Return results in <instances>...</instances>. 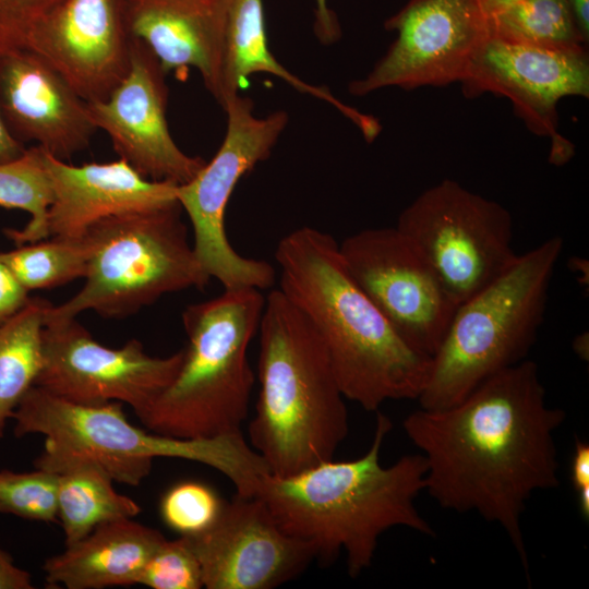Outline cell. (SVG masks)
Wrapping results in <instances>:
<instances>
[{
	"label": "cell",
	"instance_id": "6da1fadb",
	"mask_svg": "<svg viewBox=\"0 0 589 589\" xmlns=\"http://www.w3.org/2000/svg\"><path fill=\"white\" fill-rule=\"evenodd\" d=\"M545 395L537 363L526 359L460 401L419 408L402 422L424 458V491L444 509L473 512L498 525L529 585L521 516L534 492L560 484L555 433L566 418Z\"/></svg>",
	"mask_w": 589,
	"mask_h": 589
},
{
	"label": "cell",
	"instance_id": "7a4b0ae2",
	"mask_svg": "<svg viewBox=\"0 0 589 589\" xmlns=\"http://www.w3.org/2000/svg\"><path fill=\"white\" fill-rule=\"evenodd\" d=\"M275 260L278 289L320 337L346 399L370 412L418 399L431 358L412 349L362 290L333 236L294 229L279 240Z\"/></svg>",
	"mask_w": 589,
	"mask_h": 589
},
{
	"label": "cell",
	"instance_id": "3957f363",
	"mask_svg": "<svg viewBox=\"0 0 589 589\" xmlns=\"http://www.w3.org/2000/svg\"><path fill=\"white\" fill-rule=\"evenodd\" d=\"M376 412L372 443L361 457L326 460L287 477L267 474L255 493L284 531L314 548L316 558L330 562L344 553L353 578L372 565L387 530L435 536L416 506L425 489L424 458L405 455L383 466L381 449L393 425Z\"/></svg>",
	"mask_w": 589,
	"mask_h": 589
},
{
	"label": "cell",
	"instance_id": "277c9868",
	"mask_svg": "<svg viewBox=\"0 0 589 589\" xmlns=\"http://www.w3.org/2000/svg\"><path fill=\"white\" fill-rule=\"evenodd\" d=\"M257 333L260 389L250 445L276 477L334 459L349 418L320 337L279 289L265 298Z\"/></svg>",
	"mask_w": 589,
	"mask_h": 589
},
{
	"label": "cell",
	"instance_id": "5b68a950",
	"mask_svg": "<svg viewBox=\"0 0 589 589\" xmlns=\"http://www.w3.org/2000/svg\"><path fill=\"white\" fill-rule=\"evenodd\" d=\"M121 402L85 405L33 386L16 408L14 434H39L44 448L35 468L55 472L83 460L100 467L113 482L139 485L155 458H176L208 466L224 474L240 495H254L269 474L263 458L240 432L207 438H180L132 424Z\"/></svg>",
	"mask_w": 589,
	"mask_h": 589
},
{
	"label": "cell",
	"instance_id": "8992f818",
	"mask_svg": "<svg viewBox=\"0 0 589 589\" xmlns=\"http://www.w3.org/2000/svg\"><path fill=\"white\" fill-rule=\"evenodd\" d=\"M265 298L255 288L224 289L188 305V344L173 380L137 418L149 431L207 438L241 431L255 375L248 360Z\"/></svg>",
	"mask_w": 589,
	"mask_h": 589
},
{
	"label": "cell",
	"instance_id": "52a82bcc",
	"mask_svg": "<svg viewBox=\"0 0 589 589\" xmlns=\"http://www.w3.org/2000/svg\"><path fill=\"white\" fill-rule=\"evenodd\" d=\"M564 241L554 236L518 255L498 277L458 304L431 358L420 408L442 409L528 356L541 327Z\"/></svg>",
	"mask_w": 589,
	"mask_h": 589
},
{
	"label": "cell",
	"instance_id": "ba28073f",
	"mask_svg": "<svg viewBox=\"0 0 589 589\" xmlns=\"http://www.w3.org/2000/svg\"><path fill=\"white\" fill-rule=\"evenodd\" d=\"M179 203L113 215L85 232L92 253L85 284L72 298L46 310L45 322L76 318L92 310L123 318L167 293L205 288L212 279L200 264Z\"/></svg>",
	"mask_w": 589,
	"mask_h": 589
},
{
	"label": "cell",
	"instance_id": "9c48e42d",
	"mask_svg": "<svg viewBox=\"0 0 589 589\" xmlns=\"http://www.w3.org/2000/svg\"><path fill=\"white\" fill-rule=\"evenodd\" d=\"M227 131L215 156L189 182L179 184L177 200L193 231V250L203 269L224 289L264 290L276 281V271L266 261L240 255L230 244L225 216L228 202L244 175L271 155L288 122L275 111L254 115L253 101L239 94L224 107Z\"/></svg>",
	"mask_w": 589,
	"mask_h": 589
},
{
	"label": "cell",
	"instance_id": "30bf717a",
	"mask_svg": "<svg viewBox=\"0 0 589 589\" xmlns=\"http://www.w3.org/2000/svg\"><path fill=\"white\" fill-rule=\"evenodd\" d=\"M396 229L423 255L457 304L518 256L508 209L453 179L417 196L398 216Z\"/></svg>",
	"mask_w": 589,
	"mask_h": 589
},
{
	"label": "cell",
	"instance_id": "8fae6325",
	"mask_svg": "<svg viewBox=\"0 0 589 589\" xmlns=\"http://www.w3.org/2000/svg\"><path fill=\"white\" fill-rule=\"evenodd\" d=\"M339 250L354 280L398 335L432 358L458 304L423 255L396 227L352 233Z\"/></svg>",
	"mask_w": 589,
	"mask_h": 589
},
{
	"label": "cell",
	"instance_id": "7c38bea8",
	"mask_svg": "<svg viewBox=\"0 0 589 589\" xmlns=\"http://www.w3.org/2000/svg\"><path fill=\"white\" fill-rule=\"evenodd\" d=\"M182 357L183 349L151 356L137 339L107 347L76 318L45 322L35 385L77 404H128L140 416L173 380Z\"/></svg>",
	"mask_w": 589,
	"mask_h": 589
},
{
	"label": "cell",
	"instance_id": "4fadbf2b",
	"mask_svg": "<svg viewBox=\"0 0 589 589\" xmlns=\"http://www.w3.org/2000/svg\"><path fill=\"white\" fill-rule=\"evenodd\" d=\"M467 97L491 93L509 99L526 127L550 140L549 163L566 165L574 144L558 131V103L589 97L588 50H553L490 35L459 82Z\"/></svg>",
	"mask_w": 589,
	"mask_h": 589
},
{
	"label": "cell",
	"instance_id": "5bb4252c",
	"mask_svg": "<svg viewBox=\"0 0 589 589\" xmlns=\"http://www.w3.org/2000/svg\"><path fill=\"white\" fill-rule=\"evenodd\" d=\"M385 28L396 38L364 77L349 84L352 95L460 82L490 36V15L480 0H408Z\"/></svg>",
	"mask_w": 589,
	"mask_h": 589
},
{
	"label": "cell",
	"instance_id": "9a60e30c",
	"mask_svg": "<svg viewBox=\"0 0 589 589\" xmlns=\"http://www.w3.org/2000/svg\"><path fill=\"white\" fill-rule=\"evenodd\" d=\"M207 589H272L299 576L314 548L281 529L257 495L225 502L215 524L187 537Z\"/></svg>",
	"mask_w": 589,
	"mask_h": 589
},
{
	"label": "cell",
	"instance_id": "2e32d148",
	"mask_svg": "<svg viewBox=\"0 0 589 589\" xmlns=\"http://www.w3.org/2000/svg\"><path fill=\"white\" fill-rule=\"evenodd\" d=\"M166 75L152 50L132 37L127 75L105 100L87 103V111L94 125L109 135L119 157L142 176L183 184L206 161L181 151L169 132Z\"/></svg>",
	"mask_w": 589,
	"mask_h": 589
},
{
	"label": "cell",
	"instance_id": "e0dca14e",
	"mask_svg": "<svg viewBox=\"0 0 589 589\" xmlns=\"http://www.w3.org/2000/svg\"><path fill=\"white\" fill-rule=\"evenodd\" d=\"M121 0H65L40 20L23 47L44 58L86 103L105 100L131 64Z\"/></svg>",
	"mask_w": 589,
	"mask_h": 589
},
{
	"label": "cell",
	"instance_id": "ac0fdd59",
	"mask_svg": "<svg viewBox=\"0 0 589 589\" xmlns=\"http://www.w3.org/2000/svg\"><path fill=\"white\" fill-rule=\"evenodd\" d=\"M0 110L11 134L65 160L89 145L97 128L83 100L44 58L0 48Z\"/></svg>",
	"mask_w": 589,
	"mask_h": 589
},
{
	"label": "cell",
	"instance_id": "d6986e66",
	"mask_svg": "<svg viewBox=\"0 0 589 589\" xmlns=\"http://www.w3.org/2000/svg\"><path fill=\"white\" fill-rule=\"evenodd\" d=\"M41 155L52 191L48 237H81L106 217L178 203L179 184L148 179L122 158L73 166Z\"/></svg>",
	"mask_w": 589,
	"mask_h": 589
},
{
	"label": "cell",
	"instance_id": "ffe728a7",
	"mask_svg": "<svg viewBox=\"0 0 589 589\" xmlns=\"http://www.w3.org/2000/svg\"><path fill=\"white\" fill-rule=\"evenodd\" d=\"M130 35L144 43L163 70L196 69L219 104L226 0H121Z\"/></svg>",
	"mask_w": 589,
	"mask_h": 589
},
{
	"label": "cell",
	"instance_id": "44dd1931",
	"mask_svg": "<svg viewBox=\"0 0 589 589\" xmlns=\"http://www.w3.org/2000/svg\"><path fill=\"white\" fill-rule=\"evenodd\" d=\"M165 537L133 518L108 521L43 565L50 587L103 589L137 585Z\"/></svg>",
	"mask_w": 589,
	"mask_h": 589
},
{
	"label": "cell",
	"instance_id": "7402d4cb",
	"mask_svg": "<svg viewBox=\"0 0 589 589\" xmlns=\"http://www.w3.org/2000/svg\"><path fill=\"white\" fill-rule=\"evenodd\" d=\"M256 73H269L286 81L300 93L311 95L335 107L350 119L368 142L381 131L378 121L344 104L326 87L311 85L283 67L268 48L263 0H226L225 52L221 74L224 107Z\"/></svg>",
	"mask_w": 589,
	"mask_h": 589
},
{
	"label": "cell",
	"instance_id": "603a6c76",
	"mask_svg": "<svg viewBox=\"0 0 589 589\" xmlns=\"http://www.w3.org/2000/svg\"><path fill=\"white\" fill-rule=\"evenodd\" d=\"M58 476V522L65 545H70L108 521L134 518L142 508L118 493L113 480L97 465L73 460L63 464Z\"/></svg>",
	"mask_w": 589,
	"mask_h": 589
},
{
	"label": "cell",
	"instance_id": "cb8c5ba5",
	"mask_svg": "<svg viewBox=\"0 0 589 589\" xmlns=\"http://www.w3.org/2000/svg\"><path fill=\"white\" fill-rule=\"evenodd\" d=\"M50 302L31 298L0 326V440L27 392L35 386L43 363V330Z\"/></svg>",
	"mask_w": 589,
	"mask_h": 589
},
{
	"label": "cell",
	"instance_id": "d4e9b609",
	"mask_svg": "<svg viewBox=\"0 0 589 589\" xmlns=\"http://www.w3.org/2000/svg\"><path fill=\"white\" fill-rule=\"evenodd\" d=\"M490 35L553 50L587 48L567 0H519L490 15Z\"/></svg>",
	"mask_w": 589,
	"mask_h": 589
},
{
	"label": "cell",
	"instance_id": "484cf974",
	"mask_svg": "<svg viewBox=\"0 0 589 589\" xmlns=\"http://www.w3.org/2000/svg\"><path fill=\"white\" fill-rule=\"evenodd\" d=\"M92 253L86 233L49 237L0 252L1 260L28 291L50 289L85 278Z\"/></svg>",
	"mask_w": 589,
	"mask_h": 589
},
{
	"label": "cell",
	"instance_id": "4316f807",
	"mask_svg": "<svg viewBox=\"0 0 589 589\" xmlns=\"http://www.w3.org/2000/svg\"><path fill=\"white\" fill-rule=\"evenodd\" d=\"M51 201V185L39 146L27 148L19 159L0 164V206L31 215L23 229L4 231L16 245L49 238L47 213Z\"/></svg>",
	"mask_w": 589,
	"mask_h": 589
},
{
	"label": "cell",
	"instance_id": "83f0119b",
	"mask_svg": "<svg viewBox=\"0 0 589 589\" xmlns=\"http://www.w3.org/2000/svg\"><path fill=\"white\" fill-rule=\"evenodd\" d=\"M58 476L35 468L17 472L0 470V513L26 520L58 522Z\"/></svg>",
	"mask_w": 589,
	"mask_h": 589
},
{
	"label": "cell",
	"instance_id": "f1b7e54d",
	"mask_svg": "<svg viewBox=\"0 0 589 589\" xmlns=\"http://www.w3.org/2000/svg\"><path fill=\"white\" fill-rule=\"evenodd\" d=\"M225 502L203 482L181 481L163 495L160 516L165 525L181 537H194L215 524Z\"/></svg>",
	"mask_w": 589,
	"mask_h": 589
},
{
	"label": "cell",
	"instance_id": "f546056e",
	"mask_svg": "<svg viewBox=\"0 0 589 589\" xmlns=\"http://www.w3.org/2000/svg\"><path fill=\"white\" fill-rule=\"evenodd\" d=\"M137 585L152 589H201V564L187 537L166 538L145 565Z\"/></svg>",
	"mask_w": 589,
	"mask_h": 589
},
{
	"label": "cell",
	"instance_id": "4dcf8cb0",
	"mask_svg": "<svg viewBox=\"0 0 589 589\" xmlns=\"http://www.w3.org/2000/svg\"><path fill=\"white\" fill-rule=\"evenodd\" d=\"M65 0H0V48L23 47L34 26Z\"/></svg>",
	"mask_w": 589,
	"mask_h": 589
},
{
	"label": "cell",
	"instance_id": "1f68e13d",
	"mask_svg": "<svg viewBox=\"0 0 589 589\" xmlns=\"http://www.w3.org/2000/svg\"><path fill=\"white\" fill-rule=\"evenodd\" d=\"M28 292L0 257V326L29 302Z\"/></svg>",
	"mask_w": 589,
	"mask_h": 589
},
{
	"label": "cell",
	"instance_id": "d6a6232c",
	"mask_svg": "<svg viewBox=\"0 0 589 589\" xmlns=\"http://www.w3.org/2000/svg\"><path fill=\"white\" fill-rule=\"evenodd\" d=\"M314 33L324 45L333 44L340 38L341 29L338 19L329 9L327 0H315Z\"/></svg>",
	"mask_w": 589,
	"mask_h": 589
},
{
	"label": "cell",
	"instance_id": "836d02e7",
	"mask_svg": "<svg viewBox=\"0 0 589 589\" xmlns=\"http://www.w3.org/2000/svg\"><path fill=\"white\" fill-rule=\"evenodd\" d=\"M32 575L19 567L11 555L0 548V589H33Z\"/></svg>",
	"mask_w": 589,
	"mask_h": 589
},
{
	"label": "cell",
	"instance_id": "e575fe53",
	"mask_svg": "<svg viewBox=\"0 0 589 589\" xmlns=\"http://www.w3.org/2000/svg\"><path fill=\"white\" fill-rule=\"evenodd\" d=\"M570 481L576 493L589 488V445L577 435L570 462Z\"/></svg>",
	"mask_w": 589,
	"mask_h": 589
},
{
	"label": "cell",
	"instance_id": "d590c367",
	"mask_svg": "<svg viewBox=\"0 0 589 589\" xmlns=\"http://www.w3.org/2000/svg\"><path fill=\"white\" fill-rule=\"evenodd\" d=\"M26 149L25 145L11 134L0 110V164L19 159Z\"/></svg>",
	"mask_w": 589,
	"mask_h": 589
},
{
	"label": "cell",
	"instance_id": "8d00e7d4",
	"mask_svg": "<svg viewBox=\"0 0 589 589\" xmlns=\"http://www.w3.org/2000/svg\"><path fill=\"white\" fill-rule=\"evenodd\" d=\"M585 38L589 41V0H567Z\"/></svg>",
	"mask_w": 589,
	"mask_h": 589
},
{
	"label": "cell",
	"instance_id": "74e56055",
	"mask_svg": "<svg viewBox=\"0 0 589 589\" xmlns=\"http://www.w3.org/2000/svg\"><path fill=\"white\" fill-rule=\"evenodd\" d=\"M567 267L576 274L577 281L582 288L589 286V262L585 257L572 256L568 259Z\"/></svg>",
	"mask_w": 589,
	"mask_h": 589
},
{
	"label": "cell",
	"instance_id": "f35d334b",
	"mask_svg": "<svg viewBox=\"0 0 589 589\" xmlns=\"http://www.w3.org/2000/svg\"><path fill=\"white\" fill-rule=\"evenodd\" d=\"M572 348L575 354L582 361H588L589 357V335L588 332H582L576 335L572 341Z\"/></svg>",
	"mask_w": 589,
	"mask_h": 589
},
{
	"label": "cell",
	"instance_id": "ab89813d",
	"mask_svg": "<svg viewBox=\"0 0 589 589\" xmlns=\"http://www.w3.org/2000/svg\"><path fill=\"white\" fill-rule=\"evenodd\" d=\"M519 0H480L483 8L489 15H492L504 8L517 2Z\"/></svg>",
	"mask_w": 589,
	"mask_h": 589
}]
</instances>
